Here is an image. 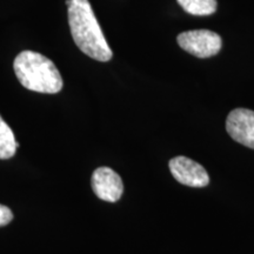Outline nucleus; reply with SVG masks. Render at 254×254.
<instances>
[{
  "label": "nucleus",
  "instance_id": "obj_1",
  "mask_svg": "<svg viewBox=\"0 0 254 254\" xmlns=\"http://www.w3.org/2000/svg\"><path fill=\"white\" fill-rule=\"evenodd\" d=\"M66 5L68 6L69 30L79 50L98 62L112 59V51L88 0H66Z\"/></svg>",
  "mask_w": 254,
  "mask_h": 254
},
{
  "label": "nucleus",
  "instance_id": "obj_2",
  "mask_svg": "<svg viewBox=\"0 0 254 254\" xmlns=\"http://www.w3.org/2000/svg\"><path fill=\"white\" fill-rule=\"evenodd\" d=\"M13 68L25 88L39 93L55 94L62 91L63 78L53 62L33 51H24L15 57Z\"/></svg>",
  "mask_w": 254,
  "mask_h": 254
},
{
  "label": "nucleus",
  "instance_id": "obj_3",
  "mask_svg": "<svg viewBox=\"0 0 254 254\" xmlns=\"http://www.w3.org/2000/svg\"><path fill=\"white\" fill-rule=\"evenodd\" d=\"M178 44L184 51L198 58H209L218 55L221 49V38L215 32L194 30L180 33Z\"/></svg>",
  "mask_w": 254,
  "mask_h": 254
},
{
  "label": "nucleus",
  "instance_id": "obj_4",
  "mask_svg": "<svg viewBox=\"0 0 254 254\" xmlns=\"http://www.w3.org/2000/svg\"><path fill=\"white\" fill-rule=\"evenodd\" d=\"M170 171L177 182L190 187H205L209 177L201 165L186 157H176L168 164Z\"/></svg>",
  "mask_w": 254,
  "mask_h": 254
},
{
  "label": "nucleus",
  "instance_id": "obj_5",
  "mask_svg": "<svg viewBox=\"0 0 254 254\" xmlns=\"http://www.w3.org/2000/svg\"><path fill=\"white\" fill-rule=\"evenodd\" d=\"M226 129L233 140L254 150V112L236 109L228 114Z\"/></svg>",
  "mask_w": 254,
  "mask_h": 254
},
{
  "label": "nucleus",
  "instance_id": "obj_6",
  "mask_svg": "<svg viewBox=\"0 0 254 254\" xmlns=\"http://www.w3.org/2000/svg\"><path fill=\"white\" fill-rule=\"evenodd\" d=\"M92 189L95 195L104 201L116 202L122 198L124 185L122 178L109 167H99L92 176Z\"/></svg>",
  "mask_w": 254,
  "mask_h": 254
},
{
  "label": "nucleus",
  "instance_id": "obj_7",
  "mask_svg": "<svg viewBox=\"0 0 254 254\" xmlns=\"http://www.w3.org/2000/svg\"><path fill=\"white\" fill-rule=\"evenodd\" d=\"M19 144L15 141L14 133L0 116V159H9L15 154Z\"/></svg>",
  "mask_w": 254,
  "mask_h": 254
},
{
  "label": "nucleus",
  "instance_id": "obj_8",
  "mask_svg": "<svg viewBox=\"0 0 254 254\" xmlns=\"http://www.w3.org/2000/svg\"><path fill=\"white\" fill-rule=\"evenodd\" d=\"M178 4L192 15H211L217 11V0H177Z\"/></svg>",
  "mask_w": 254,
  "mask_h": 254
},
{
  "label": "nucleus",
  "instance_id": "obj_9",
  "mask_svg": "<svg viewBox=\"0 0 254 254\" xmlns=\"http://www.w3.org/2000/svg\"><path fill=\"white\" fill-rule=\"evenodd\" d=\"M12 219H13V213L11 209L4 205H0V227L9 224Z\"/></svg>",
  "mask_w": 254,
  "mask_h": 254
}]
</instances>
